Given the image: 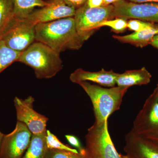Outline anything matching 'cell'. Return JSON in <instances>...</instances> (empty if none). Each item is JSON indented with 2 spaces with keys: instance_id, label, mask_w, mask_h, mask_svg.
Listing matches in <instances>:
<instances>
[{
  "instance_id": "obj_1",
  "label": "cell",
  "mask_w": 158,
  "mask_h": 158,
  "mask_svg": "<svg viewBox=\"0 0 158 158\" xmlns=\"http://www.w3.org/2000/svg\"><path fill=\"white\" fill-rule=\"evenodd\" d=\"M35 41L49 47L58 53L78 50L84 42L79 36L73 17L35 25Z\"/></svg>"
},
{
  "instance_id": "obj_15",
  "label": "cell",
  "mask_w": 158,
  "mask_h": 158,
  "mask_svg": "<svg viewBox=\"0 0 158 158\" xmlns=\"http://www.w3.org/2000/svg\"><path fill=\"white\" fill-rule=\"evenodd\" d=\"M158 34V25L155 27L152 28L145 29L125 36L114 35L113 37L119 42L130 44L137 47L142 48L146 46L150 45L153 38Z\"/></svg>"
},
{
  "instance_id": "obj_23",
  "label": "cell",
  "mask_w": 158,
  "mask_h": 158,
  "mask_svg": "<svg viewBox=\"0 0 158 158\" xmlns=\"http://www.w3.org/2000/svg\"><path fill=\"white\" fill-rule=\"evenodd\" d=\"M158 24L148 22L141 20L131 19L127 22V28L134 32H138L145 30L155 27Z\"/></svg>"
},
{
  "instance_id": "obj_32",
  "label": "cell",
  "mask_w": 158,
  "mask_h": 158,
  "mask_svg": "<svg viewBox=\"0 0 158 158\" xmlns=\"http://www.w3.org/2000/svg\"><path fill=\"white\" fill-rule=\"evenodd\" d=\"M157 87H158V85H157Z\"/></svg>"
},
{
  "instance_id": "obj_16",
  "label": "cell",
  "mask_w": 158,
  "mask_h": 158,
  "mask_svg": "<svg viewBox=\"0 0 158 158\" xmlns=\"http://www.w3.org/2000/svg\"><path fill=\"white\" fill-rule=\"evenodd\" d=\"M46 134L47 131L39 135H32L30 145L22 158H45L48 149Z\"/></svg>"
},
{
  "instance_id": "obj_28",
  "label": "cell",
  "mask_w": 158,
  "mask_h": 158,
  "mask_svg": "<svg viewBox=\"0 0 158 158\" xmlns=\"http://www.w3.org/2000/svg\"><path fill=\"white\" fill-rule=\"evenodd\" d=\"M129 2L137 3H142L147 2L158 3V0H127Z\"/></svg>"
},
{
  "instance_id": "obj_27",
  "label": "cell",
  "mask_w": 158,
  "mask_h": 158,
  "mask_svg": "<svg viewBox=\"0 0 158 158\" xmlns=\"http://www.w3.org/2000/svg\"><path fill=\"white\" fill-rule=\"evenodd\" d=\"M150 45L158 50V34L155 35L153 38L151 42Z\"/></svg>"
},
{
  "instance_id": "obj_9",
  "label": "cell",
  "mask_w": 158,
  "mask_h": 158,
  "mask_svg": "<svg viewBox=\"0 0 158 158\" xmlns=\"http://www.w3.org/2000/svg\"><path fill=\"white\" fill-rule=\"evenodd\" d=\"M32 135L25 124L17 121L14 130L4 135L0 147V158H22L30 145Z\"/></svg>"
},
{
  "instance_id": "obj_31",
  "label": "cell",
  "mask_w": 158,
  "mask_h": 158,
  "mask_svg": "<svg viewBox=\"0 0 158 158\" xmlns=\"http://www.w3.org/2000/svg\"><path fill=\"white\" fill-rule=\"evenodd\" d=\"M123 158H127V157L126 156V155L123 156Z\"/></svg>"
},
{
  "instance_id": "obj_19",
  "label": "cell",
  "mask_w": 158,
  "mask_h": 158,
  "mask_svg": "<svg viewBox=\"0 0 158 158\" xmlns=\"http://www.w3.org/2000/svg\"><path fill=\"white\" fill-rule=\"evenodd\" d=\"M21 52L9 48L0 40V73L15 62H18Z\"/></svg>"
},
{
  "instance_id": "obj_6",
  "label": "cell",
  "mask_w": 158,
  "mask_h": 158,
  "mask_svg": "<svg viewBox=\"0 0 158 158\" xmlns=\"http://www.w3.org/2000/svg\"><path fill=\"white\" fill-rule=\"evenodd\" d=\"M113 5L91 8L86 4L76 10L73 17L78 34L84 42L89 39L101 23L113 19Z\"/></svg>"
},
{
  "instance_id": "obj_13",
  "label": "cell",
  "mask_w": 158,
  "mask_h": 158,
  "mask_svg": "<svg viewBox=\"0 0 158 158\" xmlns=\"http://www.w3.org/2000/svg\"><path fill=\"white\" fill-rule=\"evenodd\" d=\"M118 73L113 70L106 71L102 69L97 72H90L78 69L71 74L69 79L73 83L79 84L87 81L110 88L116 85V80Z\"/></svg>"
},
{
  "instance_id": "obj_26",
  "label": "cell",
  "mask_w": 158,
  "mask_h": 158,
  "mask_svg": "<svg viewBox=\"0 0 158 158\" xmlns=\"http://www.w3.org/2000/svg\"><path fill=\"white\" fill-rule=\"evenodd\" d=\"M103 0H88L86 5L91 8H98L103 6Z\"/></svg>"
},
{
  "instance_id": "obj_22",
  "label": "cell",
  "mask_w": 158,
  "mask_h": 158,
  "mask_svg": "<svg viewBox=\"0 0 158 158\" xmlns=\"http://www.w3.org/2000/svg\"><path fill=\"white\" fill-rule=\"evenodd\" d=\"M45 158H85L80 153H76L56 149H48Z\"/></svg>"
},
{
  "instance_id": "obj_20",
  "label": "cell",
  "mask_w": 158,
  "mask_h": 158,
  "mask_svg": "<svg viewBox=\"0 0 158 158\" xmlns=\"http://www.w3.org/2000/svg\"><path fill=\"white\" fill-rule=\"evenodd\" d=\"M46 142L49 149H56L61 150L69 151L76 153H79L78 151L69 147L62 143L50 131L47 130Z\"/></svg>"
},
{
  "instance_id": "obj_2",
  "label": "cell",
  "mask_w": 158,
  "mask_h": 158,
  "mask_svg": "<svg viewBox=\"0 0 158 158\" xmlns=\"http://www.w3.org/2000/svg\"><path fill=\"white\" fill-rule=\"evenodd\" d=\"M18 62L33 69L36 77L39 79L53 77L63 67L60 54L36 41L21 52Z\"/></svg>"
},
{
  "instance_id": "obj_10",
  "label": "cell",
  "mask_w": 158,
  "mask_h": 158,
  "mask_svg": "<svg viewBox=\"0 0 158 158\" xmlns=\"http://www.w3.org/2000/svg\"><path fill=\"white\" fill-rule=\"evenodd\" d=\"M34 98L31 96L25 99L16 97L14 100V106L17 121L25 124L32 135H39L47 131L48 118L34 110Z\"/></svg>"
},
{
  "instance_id": "obj_18",
  "label": "cell",
  "mask_w": 158,
  "mask_h": 158,
  "mask_svg": "<svg viewBox=\"0 0 158 158\" xmlns=\"http://www.w3.org/2000/svg\"><path fill=\"white\" fill-rule=\"evenodd\" d=\"M15 18L14 7L12 0H0V36Z\"/></svg>"
},
{
  "instance_id": "obj_4",
  "label": "cell",
  "mask_w": 158,
  "mask_h": 158,
  "mask_svg": "<svg viewBox=\"0 0 158 158\" xmlns=\"http://www.w3.org/2000/svg\"><path fill=\"white\" fill-rule=\"evenodd\" d=\"M86 147L79 152L85 158H123L119 154L110 138L108 120L94 124L89 128L85 136Z\"/></svg>"
},
{
  "instance_id": "obj_17",
  "label": "cell",
  "mask_w": 158,
  "mask_h": 158,
  "mask_svg": "<svg viewBox=\"0 0 158 158\" xmlns=\"http://www.w3.org/2000/svg\"><path fill=\"white\" fill-rule=\"evenodd\" d=\"M12 2L15 17L19 19H26L36 7L42 8L48 4L47 1L44 0H12Z\"/></svg>"
},
{
  "instance_id": "obj_24",
  "label": "cell",
  "mask_w": 158,
  "mask_h": 158,
  "mask_svg": "<svg viewBox=\"0 0 158 158\" xmlns=\"http://www.w3.org/2000/svg\"><path fill=\"white\" fill-rule=\"evenodd\" d=\"M65 137L69 144L78 149L79 152H82L84 149V148L82 147L81 144L80 143L78 139L75 136L71 135H66L65 136Z\"/></svg>"
},
{
  "instance_id": "obj_5",
  "label": "cell",
  "mask_w": 158,
  "mask_h": 158,
  "mask_svg": "<svg viewBox=\"0 0 158 158\" xmlns=\"http://www.w3.org/2000/svg\"><path fill=\"white\" fill-rule=\"evenodd\" d=\"M132 131L158 146V87L144 103L134 122Z\"/></svg>"
},
{
  "instance_id": "obj_14",
  "label": "cell",
  "mask_w": 158,
  "mask_h": 158,
  "mask_svg": "<svg viewBox=\"0 0 158 158\" xmlns=\"http://www.w3.org/2000/svg\"><path fill=\"white\" fill-rule=\"evenodd\" d=\"M151 74L143 67L140 69L127 70L118 73L116 80L117 86L129 88L134 85H147L151 81Z\"/></svg>"
},
{
  "instance_id": "obj_11",
  "label": "cell",
  "mask_w": 158,
  "mask_h": 158,
  "mask_svg": "<svg viewBox=\"0 0 158 158\" xmlns=\"http://www.w3.org/2000/svg\"><path fill=\"white\" fill-rule=\"evenodd\" d=\"M47 2V6L35 9L26 19L36 25L74 15L76 9L67 6L62 0H48Z\"/></svg>"
},
{
  "instance_id": "obj_8",
  "label": "cell",
  "mask_w": 158,
  "mask_h": 158,
  "mask_svg": "<svg viewBox=\"0 0 158 158\" xmlns=\"http://www.w3.org/2000/svg\"><path fill=\"white\" fill-rule=\"evenodd\" d=\"M113 5V19H139L158 24V3H137L118 0Z\"/></svg>"
},
{
  "instance_id": "obj_30",
  "label": "cell",
  "mask_w": 158,
  "mask_h": 158,
  "mask_svg": "<svg viewBox=\"0 0 158 158\" xmlns=\"http://www.w3.org/2000/svg\"><path fill=\"white\" fill-rule=\"evenodd\" d=\"M4 135H5V134H3V133L1 132V131H0V147H1V144H2V141Z\"/></svg>"
},
{
  "instance_id": "obj_3",
  "label": "cell",
  "mask_w": 158,
  "mask_h": 158,
  "mask_svg": "<svg viewBox=\"0 0 158 158\" xmlns=\"http://www.w3.org/2000/svg\"><path fill=\"white\" fill-rule=\"evenodd\" d=\"M91 100L95 123L101 124L108 120L111 114L120 109L123 99L129 88L113 87L104 88L88 82L79 83Z\"/></svg>"
},
{
  "instance_id": "obj_12",
  "label": "cell",
  "mask_w": 158,
  "mask_h": 158,
  "mask_svg": "<svg viewBox=\"0 0 158 158\" xmlns=\"http://www.w3.org/2000/svg\"><path fill=\"white\" fill-rule=\"evenodd\" d=\"M125 139L124 151L127 158H158V146L137 135L132 130Z\"/></svg>"
},
{
  "instance_id": "obj_25",
  "label": "cell",
  "mask_w": 158,
  "mask_h": 158,
  "mask_svg": "<svg viewBox=\"0 0 158 158\" xmlns=\"http://www.w3.org/2000/svg\"><path fill=\"white\" fill-rule=\"evenodd\" d=\"M67 6L76 9L84 6L88 0H62Z\"/></svg>"
},
{
  "instance_id": "obj_7",
  "label": "cell",
  "mask_w": 158,
  "mask_h": 158,
  "mask_svg": "<svg viewBox=\"0 0 158 158\" xmlns=\"http://www.w3.org/2000/svg\"><path fill=\"white\" fill-rule=\"evenodd\" d=\"M0 40L11 49L22 52L35 41V25L27 19L15 18Z\"/></svg>"
},
{
  "instance_id": "obj_29",
  "label": "cell",
  "mask_w": 158,
  "mask_h": 158,
  "mask_svg": "<svg viewBox=\"0 0 158 158\" xmlns=\"http://www.w3.org/2000/svg\"><path fill=\"white\" fill-rule=\"evenodd\" d=\"M118 1V0H103V6L113 5L114 3H116Z\"/></svg>"
},
{
  "instance_id": "obj_21",
  "label": "cell",
  "mask_w": 158,
  "mask_h": 158,
  "mask_svg": "<svg viewBox=\"0 0 158 158\" xmlns=\"http://www.w3.org/2000/svg\"><path fill=\"white\" fill-rule=\"evenodd\" d=\"M127 20L122 18H115V19L108 20L101 23L98 26L99 28L102 27H109L114 32L120 33L127 28Z\"/></svg>"
}]
</instances>
